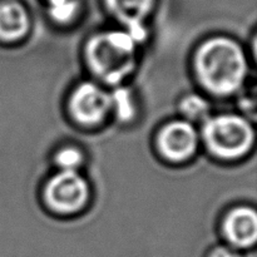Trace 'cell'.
<instances>
[{"instance_id":"cell-1","label":"cell","mask_w":257,"mask_h":257,"mask_svg":"<svg viewBox=\"0 0 257 257\" xmlns=\"http://www.w3.org/2000/svg\"><path fill=\"white\" fill-rule=\"evenodd\" d=\"M196 69L210 92L228 95L237 92L245 82L247 62L237 43L227 38H213L198 50Z\"/></svg>"},{"instance_id":"cell-2","label":"cell","mask_w":257,"mask_h":257,"mask_svg":"<svg viewBox=\"0 0 257 257\" xmlns=\"http://www.w3.org/2000/svg\"><path fill=\"white\" fill-rule=\"evenodd\" d=\"M136 40L127 32L95 35L87 45V59L93 72L109 84H118L136 64Z\"/></svg>"},{"instance_id":"cell-3","label":"cell","mask_w":257,"mask_h":257,"mask_svg":"<svg viewBox=\"0 0 257 257\" xmlns=\"http://www.w3.org/2000/svg\"><path fill=\"white\" fill-rule=\"evenodd\" d=\"M203 137L208 148L218 157L236 158L250 150L255 140V132L243 118L220 115L206 122Z\"/></svg>"},{"instance_id":"cell-4","label":"cell","mask_w":257,"mask_h":257,"mask_svg":"<svg viewBox=\"0 0 257 257\" xmlns=\"http://www.w3.org/2000/svg\"><path fill=\"white\" fill-rule=\"evenodd\" d=\"M88 193V183L77 171H62L48 182L45 200L55 211L72 213L85 205Z\"/></svg>"},{"instance_id":"cell-5","label":"cell","mask_w":257,"mask_h":257,"mask_svg":"<svg viewBox=\"0 0 257 257\" xmlns=\"http://www.w3.org/2000/svg\"><path fill=\"white\" fill-rule=\"evenodd\" d=\"M113 104L112 97L93 83H83L70 98V110L78 122L94 125L102 122Z\"/></svg>"},{"instance_id":"cell-6","label":"cell","mask_w":257,"mask_h":257,"mask_svg":"<svg viewBox=\"0 0 257 257\" xmlns=\"http://www.w3.org/2000/svg\"><path fill=\"white\" fill-rule=\"evenodd\" d=\"M158 146L163 155L170 160H187L197 147V133L188 122L176 120L161 131Z\"/></svg>"},{"instance_id":"cell-7","label":"cell","mask_w":257,"mask_h":257,"mask_svg":"<svg viewBox=\"0 0 257 257\" xmlns=\"http://www.w3.org/2000/svg\"><path fill=\"white\" fill-rule=\"evenodd\" d=\"M225 235L233 248H248L257 240V215L255 210L240 207L227 216Z\"/></svg>"},{"instance_id":"cell-8","label":"cell","mask_w":257,"mask_h":257,"mask_svg":"<svg viewBox=\"0 0 257 257\" xmlns=\"http://www.w3.org/2000/svg\"><path fill=\"white\" fill-rule=\"evenodd\" d=\"M110 12L128 27V33L135 40L145 38L143 27L155 0H105Z\"/></svg>"},{"instance_id":"cell-9","label":"cell","mask_w":257,"mask_h":257,"mask_svg":"<svg viewBox=\"0 0 257 257\" xmlns=\"http://www.w3.org/2000/svg\"><path fill=\"white\" fill-rule=\"evenodd\" d=\"M29 29V18L24 8L18 3L0 4V39L17 40Z\"/></svg>"},{"instance_id":"cell-10","label":"cell","mask_w":257,"mask_h":257,"mask_svg":"<svg viewBox=\"0 0 257 257\" xmlns=\"http://www.w3.org/2000/svg\"><path fill=\"white\" fill-rule=\"evenodd\" d=\"M181 109L190 119L200 120L207 117L210 107L203 98L198 95H188L181 103Z\"/></svg>"},{"instance_id":"cell-11","label":"cell","mask_w":257,"mask_h":257,"mask_svg":"<svg viewBox=\"0 0 257 257\" xmlns=\"http://www.w3.org/2000/svg\"><path fill=\"white\" fill-rule=\"evenodd\" d=\"M50 15L58 22H69L77 12L75 0H49Z\"/></svg>"},{"instance_id":"cell-12","label":"cell","mask_w":257,"mask_h":257,"mask_svg":"<svg viewBox=\"0 0 257 257\" xmlns=\"http://www.w3.org/2000/svg\"><path fill=\"white\" fill-rule=\"evenodd\" d=\"M82 161V153L75 148H64L55 156V162L62 168V171H75Z\"/></svg>"},{"instance_id":"cell-13","label":"cell","mask_w":257,"mask_h":257,"mask_svg":"<svg viewBox=\"0 0 257 257\" xmlns=\"http://www.w3.org/2000/svg\"><path fill=\"white\" fill-rule=\"evenodd\" d=\"M115 97H112L113 100L117 102L118 100V109H119L120 117L127 119L128 117H131L132 114V107H131L130 97H128V93L124 92V90H119L118 93H115Z\"/></svg>"},{"instance_id":"cell-14","label":"cell","mask_w":257,"mask_h":257,"mask_svg":"<svg viewBox=\"0 0 257 257\" xmlns=\"http://www.w3.org/2000/svg\"><path fill=\"white\" fill-rule=\"evenodd\" d=\"M208 257H242L237 252V250L233 247H227V246H221V247L215 248Z\"/></svg>"}]
</instances>
